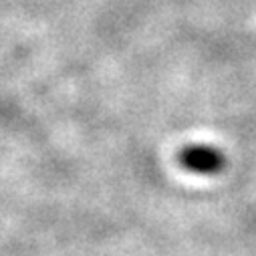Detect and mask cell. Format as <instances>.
<instances>
[{
	"label": "cell",
	"mask_w": 256,
	"mask_h": 256,
	"mask_svg": "<svg viewBox=\"0 0 256 256\" xmlns=\"http://www.w3.org/2000/svg\"><path fill=\"white\" fill-rule=\"evenodd\" d=\"M178 164L192 174L198 176H216L226 168V158L224 154L206 144H190L180 150L178 154Z\"/></svg>",
	"instance_id": "1"
}]
</instances>
